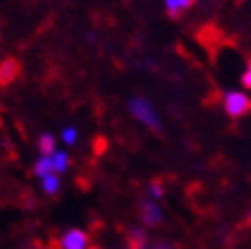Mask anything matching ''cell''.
Listing matches in <instances>:
<instances>
[{
  "label": "cell",
  "instance_id": "10",
  "mask_svg": "<svg viewBox=\"0 0 251 249\" xmlns=\"http://www.w3.org/2000/svg\"><path fill=\"white\" fill-rule=\"evenodd\" d=\"M59 141L64 143V147H74L78 141H80V131L78 127H74V124H70V127H64L59 133Z\"/></svg>",
  "mask_w": 251,
  "mask_h": 249
},
{
  "label": "cell",
  "instance_id": "2",
  "mask_svg": "<svg viewBox=\"0 0 251 249\" xmlns=\"http://www.w3.org/2000/svg\"><path fill=\"white\" fill-rule=\"evenodd\" d=\"M223 108L231 119H241L251 110V96L243 90H229L223 96Z\"/></svg>",
  "mask_w": 251,
  "mask_h": 249
},
{
  "label": "cell",
  "instance_id": "11",
  "mask_svg": "<svg viewBox=\"0 0 251 249\" xmlns=\"http://www.w3.org/2000/svg\"><path fill=\"white\" fill-rule=\"evenodd\" d=\"M192 2L194 0H164V6H166V10L170 12L172 17H178V15H182L184 10L190 8Z\"/></svg>",
  "mask_w": 251,
  "mask_h": 249
},
{
  "label": "cell",
  "instance_id": "5",
  "mask_svg": "<svg viewBox=\"0 0 251 249\" xmlns=\"http://www.w3.org/2000/svg\"><path fill=\"white\" fill-rule=\"evenodd\" d=\"M37 149L41 155H53L57 151V137H53L51 133H43L37 141Z\"/></svg>",
  "mask_w": 251,
  "mask_h": 249
},
{
  "label": "cell",
  "instance_id": "16",
  "mask_svg": "<svg viewBox=\"0 0 251 249\" xmlns=\"http://www.w3.org/2000/svg\"><path fill=\"white\" fill-rule=\"evenodd\" d=\"M247 223H249V225H251V210H249V213H247Z\"/></svg>",
  "mask_w": 251,
  "mask_h": 249
},
{
  "label": "cell",
  "instance_id": "15",
  "mask_svg": "<svg viewBox=\"0 0 251 249\" xmlns=\"http://www.w3.org/2000/svg\"><path fill=\"white\" fill-rule=\"evenodd\" d=\"M157 249H176V247H174V245H170V243L159 241V243H157Z\"/></svg>",
  "mask_w": 251,
  "mask_h": 249
},
{
  "label": "cell",
  "instance_id": "17",
  "mask_svg": "<svg viewBox=\"0 0 251 249\" xmlns=\"http://www.w3.org/2000/svg\"><path fill=\"white\" fill-rule=\"evenodd\" d=\"M90 249H92V247H90Z\"/></svg>",
  "mask_w": 251,
  "mask_h": 249
},
{
  "label": "cell",
  "instance_id": "7",
  "mask_svg": "<svg viewBox=\"0 0 251 249\" xmlns=\"http://www.w3.org/2000/svg\"><path fill=\"white\" fill-rule=\"evenodd\" d=\"M51 161H53V170L55 174H66L70 170V153H68V149H57V151L51 155Z\"/></svg>",
  "mask_w": 251,
  "mask_h": 249
},
{
  "label": "cell",
  "instance_id": "1",
  "mask_svg": "<svg viewBox=\"0 0 251 249\" xmlns=\"http://www.w3.org/2000/svg\"><path fill=\"white\" fill-rule=\"evenodd\" d=\"M127 110H129V115L137 123H141L145 129L155 131V133H159L161 129H164L159 110L155 108V104L149 100V98H145V96H131L129 102H127Z\"/></svg>",
  "mask_w": 251,
  "mask_h": 249
},
{
  "label": "cell",
  "instance_id": "4",
  "mask_svg": "<svg viewBox=\"0 0 251 249\" xmlns=\"http://www.w3.org/2000/svg\"><path fill=\"white\" fill-rule=\"evenodd\" d=\"M59 247L61 249H90V239H88L86 231L72 227L64 231V235L59 237Z\"/></svg>",
  "mask_w": 251,
  "mask_h": 249
},
{
  "label": "cell",
  "instance_id": "3",
  "mask_svg": "<svg viewBox=\"0 0 251 249\" xmlns=\"http://www.w3.org/2000/svg\"><path fill=\"white\" fill-rule=\"evenodd\" d=\"M139 217H141V223L147 229H155L164 223L166 213H164V208H161V204L157 200H153V198H145V200L139 202Z\"/></svg>",
  "mask_w": 251,
  "mask_h": 249
},
{
  "label": "cell",
  "instance_id": "9",
  "mask_svg": "<svg viewBox=\"0 0 251 249\" xmlns=\"http://www.w3.org/2000/svg\"><path fill=\"white\" fill-rule=\"evenodd\" d=\"M49 174H55L51 155H41L39 159L35 161V176L37 178H45V176H49Z\"/></svg>",
  "mask_w": 251,
  "mask_h": 249
},
{
  "label": "cell",
  "instance_id": "13",
  "mask_svg": "<svg viewBox=\"0 0 251 249\" xmlns=\"http://www.w3.org/2000/svg\"><path fill=\"white\" fill-rule=\"evenodd\" d=\"M166 196V190H164V186H161L159 182H153V184H149V198H153V200H161V198Z\"/></svg>",
  "mask_w": 251,
  "mask_h": 249
},
{
  "label": "cell",
  "instance_id": "6",
  "mask_svg": "<svg viewBox=\"0 0 251 249\" xmlns=\"http://www.w3.org/2000/svg\"><path fill=\"white\" fill-rule=\"evenodd\" d=\"M41 180V192L47 194V196H55L61 188V178L59 174H49L45 178H39Z\"/></svg>",
  "mask_w": 251,
  "mask_h": 249
},
{
  "label": "cell",
  "instance_id": "12",
  "mask_svg": "<svg viewBox=\"0 0 251 249\" xmlns=\"http://www.w3.org/2000/svg\"><path fill=\"white\" fill-rule=\"evenodd\" d=\"M129 241H131V249H135V247H139V245L149 243V237H147L145 229H141V227H133V229L129 231Z\"/></svg>",
  "mask_w": 251,
  "mask_h": 249
},
{
  "label": "cell",
  "instance_id": "14",
  "mask_svg": "<svg viewBox=\"0 0 251 249\" xmlns=\"http://www.w3.org/2000/svg\"><path fill=\"white\" fill-rule=\"evenodd\" d=\"M241 84H243V88L251 90V59H249V64H247V68L243 72V76H241Z\"/></svg>",
  "mask_w": 251,
  "mask_h": 249
},
{
  "label": "cell",
  "instance_id": "8",
  "mask_svg": "<svg viewBox=\"0 0 251 249\" xmlns=\"http://www.w3.org/2000/svg\"><path fill=\"white\" fill-rule=\"evenodd\" d=\"M17 74H19V66L15 59H4L2 64H0V82L8 84L17 78Z\"/></svg>",
  "mask_w": 251,
  "mask_h": 249
}]
</instances>
